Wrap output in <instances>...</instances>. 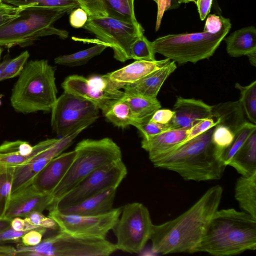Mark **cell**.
<instances>
[{"label":"cell","mask_w":256,"mask_h":256,"mask_svg":"<svg viewBox=\"0 0 256 256\" xmlns=\"http://www.w3.org/2000/svg\"><path fill=\"white\" fill-rule=\"evenodd\" d=\"M217 124L218 122L214 118H206L200 120L190 128L186 138L184 142L202 134Z\"/></svg>","instance_id":"f6af8a7d"},{"label":"cell","mask_w":256,"mask_h":256,"mask_svg":"<svg viewBox=\"0 0 256 256\" xmlns=\"http://www.w3.org/2000/svg\"><path fill=\"white\" fill-rule=\"evenodd\" d=\"M228 166L243 176H248L256 172V130L236 152Z\"/></svg>","instance_id":"d4e9b609"},{"label":"cell","mask_w":256,"mask_h":256,"mask_svg":"<svg viewBox=\"0 0 256 256\" xmlns=\"http://www.w3.org/2000/svg\"><path fill=\"white\" fill-rule=\"evenodd\" d=\"M88 18L87 12L79 7L72 10L70 14L69 22L70 26L74 28H83Z\"/></svg>","instance_id":"7dc6e473"},{"label":"cell","mask_w":256,"mask_h":256,"mask_svg":"<svg viewBox=\"0 0 256 256\" xmlns=\"http://www.w3.org/2000/svg\"><path fill=\"white\" fill-rule=\"evenodd\" d=\"M116 190L108 188L78 204L58 210L66 214L76 216H96L108 212L113 208Z\"/></svg>","instance_id":"ffe728a7"},{"label":"cell","mask_w":256,"mask_h":256,"mask_svg":"<svg viewBox=\"0 0 256 256\" xmlns=\"http://www.w3.org/2000/svg\"><path fill=\"white\" fill-rule=\"evenodd\" d=\"M24 7L19 17L0 27V46L7 48L16 46H27L41 37L51 35L63 39L68 38V32L54 28V24L71 10L33 6Z\"/></svg>","instance_id":"5b68a950"},{"label":"cell","mask_w":256,"mask_h":256,"mask_svg":"<svg viewBox=\"0 0 256 256\" xmlns=\"http://www.w3.org/2000/svg\"><path fill=\"white\" fill-rule=\"evenodd\" d=\"M10 58H8V56L6 57L5 59L2 62H0V76L1 74H2L4 68L6 66V64H8L9 61L10 60Z\"/></svg>","instance_id":"6f0895ef"},{"label":"cell","mask_w":256,"mask_h":256,"mask_svg":"<svg viewBox=\"0 0 256 256\" xmlns=\"http://www.w3.org/2000/svg\"><path fill=\"white\" fill-rule=\"evenodd\" d=\"M222 193L220 185L213 186L180 216L162 224H153L150 238L152 252L162 254L193 253L218 208Z\"/></svg>","instance_id":"6da1fadb"},{"label":"cell","mask_w":256,"mask_h":256,"mask_svg":"<svg viewBox=\"0 0 256 256\" xmlns=\"http://www.w3.org/2000/svg\"><path fill=\"white\" fill-rule=\"evenodd\" d=\"M30 230H16L11 226L0 232V244L4 242H18L22 237Z\"/></svg>","instance_id":"c3c4849f"},{"label":"cell","mask_w":256,"mask_h":256,"mask_svg":"<svg viewBox=\"0 0 256 256\" xmlns=\"http://www.w3.org/2000/svg\"><path fill=\"white\" fill-rule=\"evenodd\" d=\"M66 92L86 98L95 104L102 113L116 100L122 98L124 92H110L100 90L92 86L88 78L78 75L67 77L62 84Z\"/></svg>","instance_id":"2e32d148"},{"label":"cell","mask_w":256,"mask_h":256,"mask_svg":"<svg viewBox=\"0 0 256 256\" xmlns=\"http://www.w3.org/2000/svg\"><path fill=\"white\" fill-rule=\"evenodd\" d=\"M172 110V128H190L202 119L212 118V106L200 100L178 97Z\"/></svg>","instance_id":"d6986e66"},{"label":"cell","mask_w":256,"mask_h":256,"mask_svg":"<svg viewBox=\"0 0 256 256\" xmlns=\"http://www.w3.org/2000/svg\"><path fill=\"white\" fill-rule=\"evenodd\" d=\"M88 80L89 83L97 88L110 92H119V90L124 86L112 80L107 74L92 75L89 76Z\"/></svg>","instance_id":"f35d334b"},{"label":"cell","mask_w":256,"mask_h":256,"mask_svg":"<svg viewBox=\"0 0 256 256\" xmlns=\"http://www.w3.org/2000/svg\"><path fill=\"white\" fill-rule=\"evenodd\" d=\"M10 226L18 231L26 230L25 220L20 217L14 218L12 220Z\"/></svg>","instance_id":"f5cc1de1"},{"label":"cell","mask_w":256,"mask_h":256,"mask_svg":"<svg viewBox=\"0 0 256 256\" xmlns=\"http://www.w3.org/2000/svg\"><path fill=\"white\" fill-rule=\"evenodd\" d=\"M0 1H2V0H0Z\"/></svg>","instance_id":"6125c7cd"},{"label":"cell","mask_w":256,"mask_h":256,"mask_svg":"<svg viewBox=\"0 0 256 256\" xmlns=\"http://www.w3.org/2000/svg\"><path fill=\"white\" fill-rule=\"evenodd\" d=\"M226 50L232 57L238 58L256 51V28L248 26L237 30L224 39Z\"/></svg>","instance_id":"603a6c76"},{"label":"cell","mask_w":256,"mask_h":256,"mask_svg":"<svg viewBox=\"0 0 256 256\" xmlns=\"http://www.w3.org/2000/svg\"><path fill=\"white\" fill-rule=\"evenodd\" d=\"M8 4L22 6H39L51 8L67 9L72 11L80 6L76 0H2Z\"/></svg>","instance_id":"836d02e7"},{"label":"cell","mask_w":256,"mask_h":256,"mask_svg":"<svg viewBox=\"0 0 256 256\" xmlns=\"http://www.w3.org/2000/svg\"><path fill=\"white\" fill-rule=\"evenodd\" d=\"M83 28L111 48L114 58L120 62L132 59L131 46L144 32L140 23H129L109 16L88 18Z\"/></svg>","instance_id":"8fae6325"},{"label":"cell","mask_w":256,"mask_h":256,"mask_svg":"<svg viewBox=\"0 0 256 256\" xmlns=\"http://www.w3.org/2000/svg\"><path fill=\"white\" fill-rule=\"evenodd\" d=\"M2 51H3L2 48V46H0V58H1V56L2 54Z\"/></svg>","instance_id":"91938a15"},{"label":"cell","mask_w":256,"mask_h":256,"mask_svg":"<svg viewBox=\"0 0 256 256\" xmlns=\"http://www.w3.org/2000/svg\"><path fill=\"white\" fill-rule=\"evenodd\" d=\"M48 230L44 228L33 229L27 232L21 238V242L26 246H34L42 240Z\"/></svg>","instance_id":"bcb514c9"},{"label":"cell","mask_w":256,"mask_h":256,"mask_svg":"<svg viewBox=\"0 0 256 256\" xmlns=\"http://www.w3.org/2000/svg\"><path fill=\"white\" fill-rule=\"evenodd\" d=\"M232 28L228 18H226L222 28L214 32H202L169 34L152 42L153 50L166 58L178 64L196 63L209 58L218 48Z\"/></svg>","instance_id":"8992f818"},{"label":"cell","mask_w":256,"mask_h":256,"mask_svg":"<svg viewBox=\"0 0 256 256\" xmlns=\"http://www.w3.org/2000/svg\"><path fill=\"white\" fill-rule=\"evenodd\" d=\"M74 150L76 154L72 164L52 194V203L60 198L96 169L122 159L120 148L108 138L83 140L76 144Z\"/></svg>","instance_id":"52a82bcc"},{"label":"cell","mask_w":256,"mask_h":256,"mask_svg":"<svg viewBox=\"0 0 256 256\" xmlns=\"http://www.w3.org/2000/svg\"><path fill=\"white\" fill-rule=\"evenodd\" d=\"M96 44L91 48L76 52L59 56L54 58L56 64L66 66H74L83 65L92 58L100 54L108 46L97 40H88Z\"/></svg>","instance_id":"83f0119b"},{"label":"cell","mask_w":256,"mask_h":256,"mask_svg":"<svg viewBox=\"0 0 256 256\" xmlns=\"http://www.w3.org/2000/svg\"><path fill=\"white\" fill-rule=\"evenodd\" d=\"M170 62L171 60L168 58L154 61L136 60L106 74L112 80L124 86L137 82L150 73L166 66Z\"/></svg>","instance_id":"44dd1931"},{"label":"cell","mask_w":256,"mask_h":256,"mask_svg":"<svg viewBox=\"0 0 256 256\" xmlns=\"http://www.w3.org/2000/svg\"><path fill=\"white\" fill-rule=\"evenodd\" d=\"M1 104V100H0V106Z\"/></svg>","instance_id":"94428289"},{"label":"cell","mask_w":256,"mask_h":256,"mask_svg":"<svg viewBox=\"0 0 256 256\" xmlns=\"http://www.w3.org/2000/svg\"><path fill=\"white\" fill-rule=\"evenodd\" d=\"M234 136V133L229 128L217 124L214 129L212 140L217 148L224 150L232 144Z\"/></svg>","instance_id":"74e56055"},{"label":"cell","mask_w":256,"mask_h":256,"mask_svg":"<svg viewBox=\"0 0 256 256\" xmlns=\"http://www.w3.org/2000/svg\"><path fill=\"white\" fill-rule=\"evenodd\" d=\"M52 200V194L40 192L30 184L12 194L4 217L12 220L32 212H42Z\"/></svg>","instance_id":"9a60e30c"},{"label":"cell","mask_w":256,"mask_h":256,"mask_svg":"<svg viewBox=\"0 0 256 256\" xmlns=\"http://www.w3.org/2000/svg\"><path fill=\"white\" fill-rule=\"evenodd\" d=\"M24 10V6H16L0 1V27L19 17Z\"/></svg>","instance_id":"ee69618b"},{"label":"cell","mask_w":256,"mask_h":256,"mask_svg":"<svg viewBox=\"0 0 256 256\" xmlns=\"http://www.w3.org/2000/svg\"><path fill=\"white\" fill-rule=\"evenodd\" d=\"M212 0H197L195 3L196 5L200 18L203 21L210 13L212 5Z\"/></svg>","instance_id":"816d5d0a"},{"label":"cell","mask_w":256,"mask_h":256,"mask_svg":"<svg viewBox=\"0 0 256 256\" xmlns=\"http://www.w3.org/2000/svg\"><path fill=\"white\" fill-rule=\"evenodd\" d=\"M14 168L0 166V218L4 217L10 199Z\"/></svg>","instance_id":"d6a6232c"},{"label":"cell","mask_w":256,"mask_h":256,"mask_svg":"<svg viewBox=\"0 0 256 256\" xmlns=\"http://www.w3.org/2000/svg\"><path fill=\"white\" fill-rule=\"evenodd\" d=\"M80 8L88 14V18L108 16L102 0H76Z\"/></svg>","instance_id":"b9f144b4"},{"label":"cell","mask_w":256,"mask_h":256,"mask_svg":"<svg viewBox=\"0 0 256 256\" xmlns=\"http://www.w3.org/2000/svg\"><path fill=\"white\" fill-rule=\"evenodd\" d=\"M256 130V124L247 122L234 133V138L232 144L223 152L222 158L226 166L228 165L236 152Z\"/></svg>","instance_id":"e575fe53"},{"label":"cell","mask_w":256,"mask_h":256,"mask_svg":"<svg viewBox=\"0 0 256 256\" xmlns=\"http://www.w3.org/2000/svg\"><path fill=\"white\" fill-rule=\"evenodd\" d=\"M103 114L109 122L119 128H125L134 123L130 106L124 97L115 101Z\"/></svg>","instance_id":"f546056e"},{"label":"cell","mask_w":256,"mask_h":256,"mask_svg":"<svg viewBox=\"0 0 256 256\" xmlns=\"http://www.w3.org/2000/svg\"><path fill=\"white\" fill-rule=\"evenodd\" d=\"M250 64L254 66H256V51L251 52L246 56Z\"/></svg>","instance_id":"9f6ffc18"},{"label":"cell","mask_w":256,"mask_h":256,"mask_svg":"<svg viewBox=\"0 0 256 256\" xmlns=\"http://www.w3.org/2000/svg\"><path fill=\"white\" fill-rule=\"evenodd\" d=\"M136 128L140 132L142 138H149L172 129L170 123L161 124L152 122L150 120L146 122L138 125Z\"/></svg>","instance_id":"7bdbcfd3"},{"label":"cell","mask_w":256,"mask_h":256,"mask_svg":"<svg viewBox=\"0 0 256 256\" xmlns=\"http://www.w3.org/2000/svg\"><path fill=\"white\" fill-rule=\"evenodd\" d=\"M48 210V216L56 221L60 230L81 237L106 239L116 224L122 208H113L108 212L96 216L66 214L54 208Z\"/></svg>","instance_id":"4fadbf2b"},{"label":"cell","mask_w":256,"mask_h":256,"mask_svg":"<svg viewBox=\"0 0 256 256\" xmlns=\"http://www.w3.org/2000/svg\"><path fill=\"white\" fill-rule=\"evenodd\" d=\"M58 139H46L34 146L32 152L28 156H23L16 153H0V166L16 167L22 166L32 160L36 156L43 152Z\"/></svg>","instance_id":"4dcf8cb0"},{"label":"cell","mask_w":256,"mask_h":256,"mask_svg":"<svg viewBox=\"0 0 256 256\" xmlns=\"http://www.w3.org/2000/svg\"><path fill=\"white\" fill-rule=\"evenodd\" d=\"M16 253V248L0 244V256H15Z\"/></svg>","instance_id":"db71d44e"},{"label":"cell","mask_w":256,"mask_h":256,"mask_svg":"<svg viewBox=\"0 0 256 256\" xmlns=\"http://www.w3.org/2000/svg\"><path fill=\"white\" fill-rule=\"evenodd\" d=\"M235 88L240 92L239 100L246 117L250 122L256 124V81L246 86L236 83Z\"/></svg>","instance_id":"1f68e13d"},{"label":"cell","mask_w":256,"mask_h":256,"mask_svg":"<svg viewBox=\"0 0 256 256\" xmlns=\"http://www.w3.org/2000/svg\"><path fill=\"white\" fill-rule=\"evenodd\" d=\"M214 126L184 142L163 158L152 163L154 166L174 172L186 180L220 179L226 166L222 158L224 150L212 140Z\"/></svg>","instance_id":"3957f363"},{"label":"cell","mask_w":256,"mask_h":256,"mask_svg":"<svg viewBox=\"0 0 256 256\" xmlns=\"http://www.w3.org/2000/svg\"><path fill=\"white\" fill-rule=\"evenodd\" d=\"M124 92V98L130 108L134 120L132 126L135 127L150 120L154 112L161 108L160 103L156 98Z\"/></svg>","instance_id":"4316f807"},{"label":"cell","mask_w":256,"mask_h":256,"mask_svg":"<svg viewBox=\"0 0 256 256\" xmlns=\"http://www.w3.org/2000/svg\"><path fill=\"white\" fill-rule=\"evenodd\" d=\"M24 218L36 228L55 230L58 228V224L54 220L49 216H44L41 212H31L28 214Z\"/></svg>","instance_id":"60d3db41"},{"label":"cell","mask_w":256,"mask_h":256,"mask_svg":"<svg viewBox=\"0 0 256 256\" xmlns=\"http://www.w3.org/2000/svg\"><path fill=\"white\" fill-rule=\"evenodd\" d=\"M11 221V219L4 217L0 218V232L10 227Z\"/></svg>","instance_id":"11a10c76"},{"label":"cell","mask_w":256,"mask_h":256,"mask_svg":"<svg viewBox=\"0 0 256 256\" xmlns=\"http://www.w3.org/2000/svg\"><path fill=\"white\" fill-rule=\"evenodd\" d=\"M33 150L34 146L28 142L20 140L4 141L0 145V153H16L27 156L30 155Z\"/></svg>","instance_id":"ab89813d"},{"label":"cell","mask_w":256,"mask_h":256,"mask_svg":"<svg viewBox=\"0 0 256 256\" xmlns=\"http://www.w3.org/2000/svg\"><path fill=\"white\" fill-rule=\"evenodd\" d=\"M152 225L150 212L142 204H125L112 229L118 250L130 254L140 252L150 240Z\"/></svg>","instance_id":"9c48e42d"},{"label":"cell","mask_w":256,"mask_h":256,"mask_svg":"<svg viewBox=\"0 0 256 256\" xmlns=\"http://www.w3.org/2000/svg\"><path fill=\"white\" fill-rule=\"evenodd\" d=\"M190 128H172L156 135L142 138V148L148 154L152 163L158 162L174 151L186 140Z\"/></svg>","instance_id":"ac0fdd59"},{"label":"cell","mask_w":256,"mask_h":256,"mask_svg":"<svg viewBox=\"0 0 256 256\" xmlns=\"http://www.w3.org/2000/svg\"><path fill=\"white\" fill-rule=\"evenodd\" d=\"M30 56L28 50L10 59L0 76V82L18 76Z\"/></svg>","instance_id":"8d00e7d4"},{"label":"cell","mask_w":256,"mask_h":256,"mask_svg":"<svg viewBox=\"0 0 256 256\" xmlns=\"http://www.w3.org/2000/svg\"><path fill=\"white\" fill-rule=\"evenodd\" d=\"M212 118L236 133L248 121L240 101L227 102L212 106Z\"/></svg>","instance_id":"cb8c5ba5"},{"label":"cell","mask_w":256,"mask_h":256,"mask_svg":"<svg viewBox=\"0 0 256 256\" xmlns=\"http://www.w3.org/2000/svg\"><path fill=\"white\" fill-rule=\"evenodd\" d=\"M108 16L138 24L134 10V0H102Z\"/></svg>","instance_id":"f1b7e54d"},{"label":"cell","mask_w":256,"mask_h":256,"mask_svg":"<svg viewBox=\"0 0 256 256\" xmlns=\"http://www.w3.org/2000/svg\"></svg>","instance_id":"be15d7a7"},{"label":"cell","mask_w":256,"mask_h":256,"mask_svg":"<svg viewBox=\"0 0 256 256\" xmlns=\"http://www.w3.org/2000/svg\"><path fill=\"white\" fill-rule=\"evenodd\" d=\"M174 116V112L172 110L160 108L154 112L150 120L161 124H168L171 122Z\"/></svg>","instance_id":"681fc988"},{"label":"cell","mask_w":256,"mask_h":256,"mask_svg":"<svg viewBox=\"0 0 256 256\" xmlns=\"http://www.w3.org/2000/svg\"><path fill=\"white\" fill-rule=\"evenodd\" d=\"M86 128L58 138L50 146L40 153L30 162L14 168L12 194L30 184L33 178L51 160L66 150L74 139Z\"/></svg>","instance_id":"5bb4252c"},{"label":"cell","mask_w":256,"mask_h":256,"mask_svg":"<svg viewBox=\"0 0 256 256\" xmlns=\"http://www.w3.org/2000/svg\"><path fill=\"white\" fill-rule=\"evenodd\" d=\"M18 243L15 256H108L118 250L116 244L106 239L81 237L60 230L34 246Z\"/></svg>","instance_id":"ba28073f"},{"label":"cell","mask_w":256,"mask_h":256,"mask_svg":"<svg viewBox=\"0 0 256 256\" xmlns=\"http://www.w3.org/2000/svg\"><path fill=\"white\" fill-rule=\"evenodd\" d=\"M76 154L74 150L54 158L36 174L30 184L38 192L52 194L68 170Z\"/></svg>","instance_id":"e0dca14e"},{"label":"cell","mask_w":256,"mask_h":256,"mask_svg":"<svg viewBox=\"0 0 256 256\" xmlns=\"http://www.w3.org/2000/svg\"><path fill=\"white\" fill-rule=\"evenodd\" d=\"M234 197L240 207L256 219V172L248 176H241L237 180Z\"/></svg>","instance_id":"484cf974"},{"label":"cell","mask_w":256,"mask_h":256,"mask_svg":"<svg viewBox=\"0 0 256 256\" xmlns=\"http://www.w3.org/2000/svg\"><path fill=\"white\" fill-rule=\"evenodd\" d=\"M178 4L193 2L196 3L197 0H177Z\"/></svg>","instance_id":"680465c9"},{"label":"cell","mask_w":256,"mask_h":256,"mask_svg":"<svg viewBox=\"0 0 256 256\" xmlns=\"http://www.w3.org/2000/svg\"><path fill=\"white\" fill-rule=\"evenodd\" d=\"M256 249V219L234 208L218 210L193 253L231 256Z\"/></svg>","instance_id":"7a4b0ae2"},{"label":"cell","mask_w":256,"mask_h":256,"mask_svg":"<svg viewBox=\"0 0 256 256\" xmlns=\"http://www.w3.org/2000/svg\"><path fill=\"white\" fill-rule=\"evenodd\" d=\"M99 108L83 98L64 92L57 98L51 112V126L62 137L86 128L99 117Z\"/></svg>","instance_id":"30bf717a"},{"label":"cell","mask_w":256,"mask_h":256,"mask_svg":"<svg viewBox=\"0 0 256 256\" xmlns=\"http://www.w3.org/2000/svg\"><path fill=\"white\" fill-rule=\"evenodd\" d=\"M154 2L158 6L156 24V31L157 32L160 28L164 12L172 6V0H154Z\"/></svg>","instance_id":"f907efd6"},{"label":"cell","mask_w":256,"mask_h":256,"mask_svg":"<svg viewBox=\"0 0 256 256\" xmlns=\"http://www.w3.org/2000/svg\"><path fill=\"white\" fill-rule=\"evenodd\" d=\"M176 68V62L171 61L166 66L150 73L137 82L125 85L122 88L125 92L156 98L163 84Z\"/></svg>","instance_id":"7402d4cb"},{"label":"cell","mask_w":256,"mask_h":256,"mask_svg":"<svg viewBox=\"0 0 256 256\" xmlns=\"http://www.w3.org/2000/svg\"><path fill=\"white\" fill-rule=\"evenodd\" d=\"M127 172L122 159L105 164L88 174L58 200L50 204L47 209L62 210L108 188H118Z\"/></svg>","instance_id":"7c38bea8"},{"label":"cell","mask_w":256,"mask_h":256,"mask_svg":"<svg viewBox=\"0 0 256 256\" xmlns=\"http://www.w3.org/2000/svg\"><path fill=\"white\" fill-rule=\"evenodd\" d=\"M155 54L152 42L144 34L138 38L130 48L131 58L136 60L154 61Z\"/></svg>","instance_id":"d590c367"},{"label":"cell","mask_w":256,"mask_h":256,"mask_svg":"<svg viewBox=\"0 0 256 256\" xmlns=\"http://www.w3.org/2000/svg\"><path fill=\"white\" fill-rule=\"evenodd\" d=\"M54 70L45 60L26 62L12 89L10 103L24 114L51 110L57 99Z\"/></svg>","instance_id":"277c9868"}]
</instances>
